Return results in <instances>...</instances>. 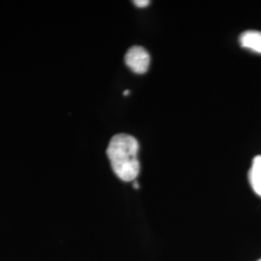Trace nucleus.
I'll return each mask as SVG.
<instances>
[{"label": "nucleus", "instance_id": "obj_1", "mask_svg": "<svg viewBox=\"0 0 261 261\" xmlns=\"http://www.w3.org/2000/svg\"><path fill=\"white\" fill-rule=\"evenodd\" d=\"M140 144L133 136L115 135L107 149L112 170L124 182H134L140 170L139 161Z\"/></svg>", "mask_w": 261, "mask_h": 261}, {"label": "nucleus", "instance_id": "obj_2", "mask_svg": "<svg viewBox=\"0 0 261 261\" xmlns=\"http://www.w3.org/2000/svg\"><path fill=\"white\" fill-rule=\"evenodd\" d=\"M125 63L136 74H144L150 65V56L144 47L135 46L125 56Z\"/></svg>", "mask_w": 261, "mask_h": 261}, {"label": "nucleus", "instance_id": "obj_3", "mask_svg": "<svg viewBox=\"0 0 261 261\" xmlns=\"http://www.w3.org/2000/svg\"><path fill=\"white\" fill-rule=\"evenodd\" d=\"M241 47L261 54V32L249 30L241 34L239 39Z\"/></svg>", "mask_w": 261, "mask_h": 261}, {"label": "nucleus", "instance_id": "obj_4", "mask_svg": "<svg viewBox=\"0 0 261 261\" xmlns=\"http://www.w3.org/2000/svg\"><path fill=\"white\" fill-rule=\"evenodd\" d=\"M249 180L253 192L261 196V156H256L253 159L249 171Z\"/></svg>", "mask_w": 261, "mask_h": 261}, {"label": "nucleus", "instance_id": "obj_5", "mask_svg": "<svg viewBox=\"0 0 261 261\" xmlns=\"http://www.w3.org/2000/svg\"><path fill=\"white\" fill-rule=\"evenodd\" d=\"M134 4L140 8H144L149 5L150 1L149 0H135Z\"/></svg>", "mask_w": 261, "mask_h": 261}, {"label": "nucleus", "instance_id": "obj_6", "mask_svg": "<svg viewBox=\"0 0 261 261\" xmlns=\"http://www.w3.org/2000/svg\"><path fill=\"white\" fill-rule=\"evenodd\" d=\"M134 187H135L136 189H138V188H139V184H138L136 181H134Z\"/></svg>", "mask_w": 261, "mask_h": 261}, {"label": "nucleus", "instance_id": "obj_7", "mask_svg": "<svg viewBox=\"0 0 261 261\" xmlns=\"http://www.w3.org/2000/svg\"><path fill=\"white\" fill-rule=\"evenodd\" d=\"M130 93V91H129V90H126V91H124V95H125V96H127V95H128V94Z\"/></svg>", "mask_w": 261, "mask_h": 261}, {"label": "nucleus", "instance_id": "obj_8", "mask_svg": "<svg viewBox=\"0 0 261 261\" xmlns=\"http://www.w3.org/2000/svg\"><path fill=\"white\" fill-rule=\"evenodd\" d=\"M257 261H261V258H260V259H258V260H257Z\"/></svg>", "mask_w": 261, "mask_h": 261}]
</instances>
